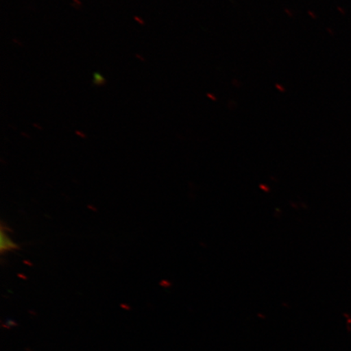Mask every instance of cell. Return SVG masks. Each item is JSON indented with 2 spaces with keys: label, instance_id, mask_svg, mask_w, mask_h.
Wrapping results in <instances>:
<instances>
[{
  "label": "cell",
  "instance_id": "cell-1",
  "mask_svg": "<svg viewBox=\"0 0 351 351\" xmlns=\"http://www.w3.org/2000/svg\"><path fill=\"white\" fill-rule=\"evenodd\" d=\"M17 249H19V245L15 243L7 232L2 230L1 234H0V250H1V253L15 251Z\"/></svg>",
  "mask_w": 351,
  "mask_h": 351
},
{
  "label": "cell",
  "instance_id": "cell-2",
  "mask_svg": "<svg viewBox=\"0 0 351 351\" xmlns=\"http://www.w3.org/2000/svg\"><path fill=\"white\" fill-rule=\"evenodd\" d=\"M107 84V81L105 77H104L101 74L98 72H95L93 73V85L96 86H104Z\"/></svg>",
  "mask_w": 351,
  "mask_h": 351
},
{
  "label": "cell",
  "instance_id": "cell-3",
  "mask_svg": "<svg viewBox=\"0 0 351 351\" xmlns=\"http://www.w3.org/2000/svg\"><path fill=\"white\" fill-rule=\"evenodd\" d=\"M6 324H8V326L12 327V326H19V324H17L14 320L8 318L6 319Z\"/></svg>",
  "mask_w": 351,
  "mask_h": 351
},
{
  "label": "cell",
  "instance_id": "cell-4",
  "mask_svg": "<svg viewBox=\"0 0 351 351\" xmlns=\"http://www.w3.org/2000/svg\"><path fill=\"white\" fill-rule=\"evenodd\" d=\"M134 20L137 22H138V23L140 25H145V22L142 19H140L139 16H134Z\"/></svg>",
  "mask_w": 351,
  "mask_h": 351
},
{
  "label": "cell",
  "instance_id": "cell-5",
  "mask_svg": "<svg viewBox=\"0 0 351 351\" xmlns=\"http://www.w3.org/2000/svg\"><path fill=\"white\" fill-rule=\"evenodd\" d=\"M136 57H137V58H138L140 60H142V61H145V59L143 58V57L142 56H140L139 55H136Z\"/></svg>",
  "mask_w": 351,
  "mask_h": 351
},
{
  "label": "cell",
  "instance_id": "cell-6",
  "mask_svg": "<svg viewBox=\"0 0 351 351\" xmlns=\"http://www.w3.org/2000/svg\"><path fill=\"white\" fill-rule=\"evenodd\" d=\"M121 306L123 307V308H125L127 310H130V306H128L127 305H121Z\"/></svg>",
  "mask_w": 351,
  "mask_h": 351
}]
</instances>
